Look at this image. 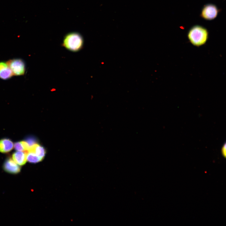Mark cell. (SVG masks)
Masks as SVG:
<instances>
[{"instance_id":"obj_4","label":"cell","mask_w":226,"mask_h":226,"mask_svg":"<svg viewBox=\"0 0 226 226\" xmlns=\"http://www.w3.org/2000/svg\"><path fill=\"white\" fill-rule=\"evenodd\" d=\"M218 13L219 10L215 5L208 4L204 5L202 8L200 16L205 20H211L217 17Z\"/></svg>"},{"instance_id":"obj_6","label":"cell","mask_w":226,"mask_h":226,"mask_svg":"<svg viewBox=\"0 0 226 226\" xmlns=\"http://www.w3.org/2000/svg\"><path fill=\"white\" fill-rule=\"evenodd\" d=\"M13 73L7 62H0V78L7 80L13 76Z\"/></svg>"},{"instance_id":"obj_1","label":"cell","mask_w":226,"mask_h":226,"mask_svg":"<svg viewBox=\"0 0 226 226\" xmlns=\"http://www.w3.org/2000/svg\"><path fill=\"white\" fill-rule=\"evenodd\" d=\"M187 37L193 46L199 47L205 44L208 38L207 30L202 26L196 25L189 30Z\"/></svg>"},{"instance_id":"obj_10","label":"cell","mask_w":226,"mask_h":226,"mask_svg":"<svg viewBox=\"0 0 226 226\" xmlns=\"http://www.w3.org/2000/svg\"><path fill=\"white\" fill-rule=\"evenodd\" d=\"M42 160V159L38 157L35 153L32 152H28L27 160L30 163H36Z\"/></svg>"},{"instance_id":"obj_5","label":"cell","mask_w":226,"mask_h":226,"mask_svg":"<svg viewBox=\"0 0 226 226\" xmlns=\"http://www.w3.org/2000/svg\"><path fill=\"white\" fill-rule=\"evenodd\" d=\"M3 168L5 171L12 174L18 173L20 170L19 165L10 158L6 160L3 165Z\"/></svg>"},{"instance_id":"obj_7","label":"cell","mask_w":226,"mask_h":226,"mask_svg":"<svg viewBox=\"0 0 226 226\" xmlns=\"http://www.w3.org/2000/svg\"><path fill=\"white\" fill-rule=\"evenodd\" d=\"M27 153L26 151L16 152L12 155V159L19 165H23L27 161Z\"/></svg>"},{"instance_id":"obj_11","label":"cell","mask_w":226,"mask_h":226,"mask_svg":"<svg viewBox=\"0 0 226 226\" xmlns=\"http://www.w3.org/2000/svg\"><path fill=\"white\" fill-rule=\"evenodd\" d=\"M25 141L28 143L30 147L37 143L36 139L33 137L30 136L27 137L26 138Z\"/></svg>"},{"instance_id":"obj_3","label":"cell","mask_w":226,"mask_h":226,"mask_svg":"<svg viewBox=\"0 0 226 226\" xmlns=\"http://www.w3.org/2000/svg\"><path fill=\"white\" fill-rule=\"evenodd\" d=\"M6 62L13 75H24L25 71V65L23 60L20 58H14L10 59Z\"/></svg>"},{"instance_id":"obj_12","label":"cell","mask_w":226,"mask_h":226,"mask_svg":"<svg viewBox=\"0 0 226 226\" xmlns=\"http://www.w3.org/2000/svg\"><path fill=\"white\" fill-rule=\"evenodd\" d=\"M15 149L18 151H24V148L21 141L15 143L14 145Z\"/></svg>"},{"instance_id":"obj_13","label":"cell","mask_w":226,"mask_h":226,"mask_svg":"<svg viewBox=\"0 0 226 226\" xmlns=\"http://www.w3.org/2000/svg\"><path fill=\"white\" fill-rule=\"evenodd\" d=\"M226 143H225L223 145V147L221 149V153L223 155V156L224 157H226Z\"/></svg>"},{"instance_id":"obj_8","label":"cell","mask_w":226,"mask_h":226,"mask_svg":"<svg viewBox=\"0 0 226 226\" xmlns=\"http://www.w3.org/2000/svg\"><path fill=\"white\" fill-rule=\"evenodd\" d=\"M13 142L8 138H3L0 140V152L6 153L10 152L13 148Z\"/></svg>"},{"instance_id":"obj_2","label":"cell","mask_w":226,"mask_h":226,"mask_svg":"<svg viewBox=\"0 0 226 226\" xmlns=\"http://www.w3.org/2000/svg\"><path fill=\"white\" fill-rule=\"evenodd\" d=\"M84 39L79 33L73 32L67 33L64 36L62 43L63 46L73 52H77L83 47Z\"/></svg>"},{"instance_id":"obj_9","label":"cell","mask_w":226,"mask_h":226,"mask_svg":"<svg viewBox=\"0 0 226 226\" xmlns=\"http://www.w3.org/2000/svg\"><path fill=\"white\" fill-rule=\"evenodd\" d=\"M28 152H32L35 153L42 159L44 158L46 154L45 148L37 143L31 146L28 151Z\"/></svg>"}]
</instances>
